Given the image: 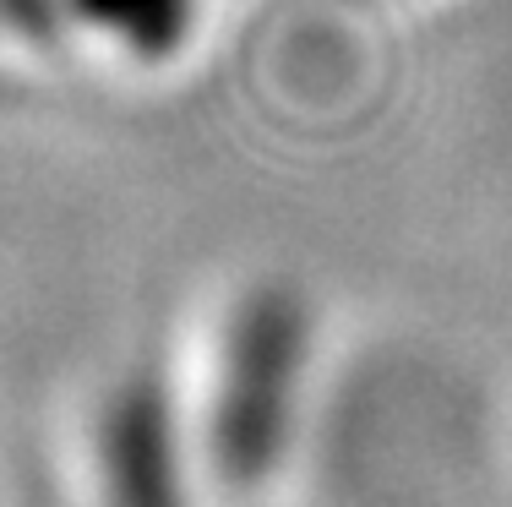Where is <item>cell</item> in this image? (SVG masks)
<instances>
[{
	"mask_svg": "<svg viewBox=\"0 0 512 507\" xmlns=\"http://www.w3.org/2000/svg\"><path fill=\"white\" fill-rule=\"evenodd\" d=\"M306 311L289 289L267 284L240 300L224 338V382L213 393V464L229 486H256L273 475L289 437Z\"/></svg>",
	"mask_w": 512,
	"mask_h": 507,
	"instance_id": "1",
	"label": "cell"
},
{
	"mask_svg": "<svg viewBox=\"0 0 512 507\" xmlns=\"http://www.w3.org/2000/svg\"><path fill=\"white\" fill-rule=\"evenodd\" d=\"M104 480L115 507H186L169 404L153 382H131L104 420Z\"/></svg>",
	"mask_w": 512,
	"mask_h": 507,
	"instance_id": "2",
	"label": "cell"
},
{
	"mask_svg": "<svg viewBox=\"0 0 512 507\" xmlns=\"http://www.w3.org/2000/svg\"><path fill=\"white\" fill-rule=\"evenodd\" d=\"M186 6L191 0H93V11H99L104 22H115L126 39L148 44V50H164V44L180 39Z\"/></svg>",
	"mask_w": 512,
	"mask_h": 507,
	"instance_id": "3",
	"label": "cell"
}]
</instances>
